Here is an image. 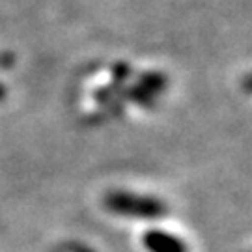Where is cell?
<instances>
[{"label": "cell", "mask_w": 252, "mask_h": 252, "mask_svg": "<svg viewBox=\"0 0 252 252\" xmlns=\"http://www.w3.org/2000/svg\"><path fill=\"white\" fill-rule=\"evenodd\" d=\"M105 209L108 213L135 220H155L166 215V202L152 194H140L131 190H112L105 196Z\"/></svg>", "instance_id": "obj_1"}, {"label": "cell", "mask_w": 252, "mask_h": 252, "mask_svg": "<svg viewBox=\"0 0 252 252\" xmlns=\"http://www.w3.org/2000/svg\"><path fill=\"white\" fill-rule=\"evenodd\" d=\"M144 252H190L187 241L162 228H150L140 237Z\"/></svg>", "instance_id": "obj_2"}, {"label": "cell", "mask_w": 252, "mask_h": 252, "mask_svg": "<svg viewBox=\"0 0 252 252\" xmlns=\"http://www.w3.org/2000/svg\"><path fill=\"white\" fill-rule=\"evenodd\" d=\"M164 88H166V77L162 73H146L133 86V90L129 94L131 97L129 101H133L140 107H152L155 99L164 92Z\"/></svg>", "instance_id": "obj_3"}]
</instances>
